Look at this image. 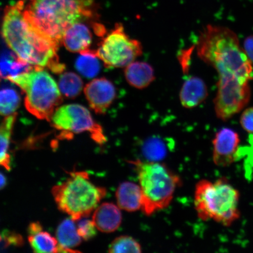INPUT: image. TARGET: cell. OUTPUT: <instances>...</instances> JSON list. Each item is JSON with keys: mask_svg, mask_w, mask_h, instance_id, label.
<instances>
[{"mask_svg": "<svg viewBox=\"0 0 253 253\" xmlns=\"http://www.w3.org/2000/svg\"><path fill=\"white\" fill-rule=\"evenodd\" d=\"M59 90L66 97L74 99L81 93L84 84L80 77L73 72H66L60 76Z\"/></svg>", "mask_w": 253, "mask_h": 253, "instance_id": "cell-21", "label": "cell"}, {"mask_svg": "<svg viewBox=\"0 0 253 253\" xmlns=\"http://www.w3.org/2000/svg\"><path fill=\"white\" fill-rule=\"evenodd\" d=\"M117 205L121 210L134 212L141 210L142 194L140 186L133 182L120 183L116 192Z\"/></svg>", "mask_w": 253, "mask_h": 253, "instance_id": "cell-15", "label": "cell"}, {"mask_svg": "<svg viewBox=\"0 0 253 253\" xmlns=\"http://www.w3.org/2000/svg\"><path fill=\"white\" fill-rule=\"evenodd\" d=\"M197 53L219 75L214 99L217 118L227 120L245 108L251 99L253 65L230 28L208 25L199 37Z\"/></svg>", "mask_w": 253, "mask_h": 253, "instance_id": "cell-1", "label": "cell"}, {"mask_svg": "<svg viewBox=\"0 0 253 253\" xmlns=\"http://www.w3.org/2000/svg\"><path fill=\"white\" fill-rule=\"evenodd\" d=\"M109 252L112 253H140V243L133 237L127 235L120 236L113 240L109 246Z\"/></svg>", "mask_w": 253, "mask_h": 253, "instance_id": "cell-23", "label": "cell"}, {"mask_svg": "<svg viewBox=\"0 0 253 253\" xmlns=\"http://www.w3.org/2000/svg\"><path fill=\"white\" fill-rule=\"evenodd\" d=\"M97 58L107 68H125L142 53L140 41L131 39L122 24H116L94 50Z\"/></svg>", "mask_w": 253, "mask_h": 253, "instance_id": "cell-9", "label": "cell"}, {"mask_svg": "<svg viewBox=\"0 0 253 253\" xmlns=\"http://www.w3.org/2000/svg\"><path fill=\"white\" fill-rule=\"evenodd\" d=\"M77 221L78 232L82 239L87 241L96 236L97 228L92 219H88L86 217H82Z\"/></svg>", "mask_w": 253, "mask_h": 253, "instance_id": "cell-25", "label": "cell"}, {"mask_svg": "<svg viewBox=\"0 0 253 253\" xmlns=\"http://www.w3.org/2000/svg\"><path fill=\"white\" fill-rule=\"evenodd\" d=\"M142 194L141 211L150 216L169 207L182 180L165 164L156 161H131Z\"/></svg>", "mask_w": 253, "mask_h": 253, "instance_id": "cell-4", "label": "cell"}, {"mask_svg": "<svg viewBox=\"0 0 253 253\" xmlns=\"http://www.w3.org/2000/svg\"><path fill=\"white\" fill-rule=\"evenodd\" d=\"M240 123L244 130L253 134V107L243 111L240 116Z\"/></svg>", "mask_w": 253, "mask_h": 253, "instance_id": "cell-27", "label": "cell"}, {"mask_svg": "<svg viewBox=\"0 0 253 253\" xmlns=\"http://www.w3.org/2000/svg\"><path fill=\"white\" fill-rule=\"evenodd\" d=\"M239 192L226 178L202 179L196 185L194 205L199 219L230 226L240 216Z\"/></svg>", "mask_w": 253, "mask_h": 253, "instance_id": "cell-5", "label": "cell"}, {"mask_svg": "<svg viewBox=\"0 0 253 253\" xmlns=\"http://www.w3.org/2000/svg\"><path fill=\"white\" fill-rule=\"evenodd\" d=\"M20 97L17 91L12 88L0 90V115L7 117L15 113L20 106Z\"/></svg>", "mask_w": 253, "mask_h": 253, "instance_id": "cell-22", "label": "cell"}, {"mask_svg": "<svg viewBox=\"0 0 253 253\" xmlns=\"http://www.w3.org/2000/svg\"><path fill=\"white\" fill-rule=\"evenodd\" d=\"M75 63V68L82 75L87 78H93L100 70L99 58L94 50L88 49L82 52Z\"/></svg>", "mask_w": 253, "mask_h": 253, "instance_id": "cell-20", "label": "cell"}, {"mask_svg": "<svg viewBox=\"0 0 253 253\" xmlns=\"http://www.w3.org/2000/svg\"><path fill=\"white\" fill-rule=\"evenodd\" d=\"M2 77L1 73L0 72V79H1V77Z\"/></svg>", "mask_w": 253, "mask_h": 253, "instance_id": "cell-30", "label": "cell"}, {"mask_svg": "<svg viewBox=\"0 0 253 253\" xmlns=\"http://www.w3.org/2000/svg\"><path fill=\"white\" fill-rule=\"evenodd\" d=\"M243 48L253 65V36L246 38L243 43Z\"/></svg>", "mask_w": 253, "mask_h": 253, "instance_id": "cell-28", "label": "cell"}, {"mask_svg": "<svg viewBox=\"0 0 253 253\" xmlns=\"http://www.w3.org/2000/svg\"><path fill=\"white\" fill-rule=\"evenodd\" d=\"M92 220L97 230L110 233L116 232L121 226L123 216L118 205L104 202L96 208Z\"/></svg>", "mask_w": 253, "mask_h": 253, "instance_id": "cell-12", "label": "cell"}, {"mask_svg": "<svg viewBox=\"0 0 253 253\" xmlns=\"http://www.w3.org/2000/svg\"><path fill=\"white\" fill-rule=\"evenodd\" d=\"M125 76L128 84L138 89L150 86L156 79L153 68L144 62L134 61L126 66Z\"/></svg>", "mask_w": 253, "mask_h": 253, "instance_id": "cell-16", "label": "cell"}, {"mask_svg": "<svg viewBox=\"0 0 253 253\" xmlns=\"http://www.w3.org/2000/svg\"><path fill=\"white\" fill-rule=\"evenodd\" d=\"M6 183H7V181H6L5 176L2 173H0V189L5 187Z\"/></svg>", "mask_w": 253, "mask_h": 253, "instance_id": "cell-29", "label": "cell"}, {"mask_svg": "<svg viewBox=\"0 0 253 253\" xmlns=\"http://www.w3.org/2000/svg\"><path fill=\"white\" fill-rule=\"evenodd\" d=\"M208 90L202 79L190 77L183 83L179 93L180 102L186 109L197 107L207 99Z\"/></svg>", "mask_w": 253, "mask_h": 253, "instance_id": "cell-13", "label": "cell"}, {"mask_svg": "<svg viewBox=\"0 0 253 253\" xmlns=\"http://www.w3.org/2000/svg\"><path fill=\"white\" fill-rule=\"evenodd\" d=\"M31 66L18 58L14 61L4 59L0 62V72L2 76L6 75L7 77L18 75L31 71L34 68V66L32 67Z\"/></svg>", "mask_w": 253, "mask_h": 253, "instance_id": "cell-24", "label": "cell"}, {"mask_svg": "<svg viewBox=\"0 0 253 253\" xmlns=\"http://www.w3.org/2000/svg\"><path fill=\"white\" fill-rule=\"evenodd\" d=\"M1 34L21 61L34 67H47L55 74L64 71L65 66L59 62L57 55L59 46L44 36L28 20L23 1L6 7Z\"/></svg>", "mask_w": 253, "mask_h": 253, "instance_id": "cell-2", "label": "cell"}, {"mask_svg": "<svg viewBox=\"0 0 253 253\" xmlns=\"http://www.w3.org/2000/svg\"><path fill=\"white\" fill-rule=\"evenodd\" d=\"M92 42V35L87 25L83 22L73 25L66 31L62 42L69 51L79 52L89 49Z\"/></svg>", "mask_w": 253, "mask_h": 253, "instance_id": "cell-14", "label": "cell"}, {"mask_svg": "<svg viewBox=\"0 0 253 253\" xmlns=\"http://www.w3.org/2000/svg\"><path fill=\"white\" fill-rule=\"evenodd\" d=\"M17 115V113H14L5 117L0 122V167H4L8 170L11 169V157L9 149Z\"/></svg>", "mask_w": 253, "mask_h": 253, "instance_id": "cell-19", "label": "cell"}, {"mask_svg": "<svg viewBox=\"0 0 253 253\" xmlns=\"http://www.w3.org/2000/svg\"><path fill=\"white\" fill-rule=\"evenodd\" d=\"M52 193L59 210L77 221L96 210L107 191L94 184L87 172L74 171L65 182L53 186Z\"/></svg>", "mask_w": 253, "mask_h": 253, "instance_id": "cell-6", "label": "cell"}, {"mask_svg": "<svg viewBox=\"0 0 253 253\" xmlns=\"http://www.w3.org/2000/svg\"><path fill=\"white\" fill-rule=\"evenodd\" d=\"M239 135L233 129L223 128L216 132L213 140V160L215 165L228 167L235 162L239 150Z\"/></svg>", "mask_w": 253, "mask_h": 253, "instance_id": "cell-10", "label": "cell"}, {"mask_svg": "<svg viewBox=\"0 0 253 253\" xmlns=\"http://www.w3.org/2000/svg\"><path fill=\"white\" fill-rule=\"evenodd\" d=\"M93 0H34L25 15L34 27L58 45L76 23L97 17Z\"/></svg>", "mask_w": 253, "mask_h": 253, "instance_id": "cell-3", "label": "cell"}, {"mask_svg": "<svg viewBox=\"0 0 253 253\" xmlns=\"http://www.w3.org/2000/svg\"><path fill=\"white\" fill-rule=\"evenodd\" d=\"M6 78L25 93V106L28 112L50 122L62 102L59 86L51 76L43 68L34 67L30 71Z\"/></svg>", "mask_w": 253, "mask_h": 253, "instance_id": "cell-7", "label": "cell"}, {"mask_svg": "<svg viewBox=\"0 0 253 253\" xmlns=\"http://www.w3.org/2000/svg\"><path fill=\"white\" fill-rule=\"evenodd\" d=\"M28 241L33 251L36 253H59L58 240L48 232H44L42 226L37 221L28 227Z\"/></svg>", "mask_w": 253, "mask_h": 253, "instance_id": "cell-17", "label": "cell"}, {"mask_svg": "<svg viewBox=\"0 0 253 253\" xmlns=\"http://www.w3.org/2000/svg\"><path fill=\"white\" fill-rule=\"evenodd\" d=\"M71 218L66 219L56 230V238L59 243V253H77L73 249L81 245L82 237L79 235L77 227Z\"/></svg>", "mask_w": 253, "mask_h": 253, "instance_id": "cell-18", "label": "cell"}, {"mask_svg": "<svg viewBox=\"0 0 253 253\" xmlns=\"http://www.w3.org/2000/svg\"><path fill=\"white\" fill-rule=\"evenodd\" d=\"M31 1H34V0H31Z\"/></svg>", "mask_w": 253, "mask_h": 253, "instance_id": "cell-31", "label": "cell"}, {"mask_svg": "<svg viewBox=\"0 0 253 253\" xmlns=\"http://www.w3.org/2000/svg\"><path fill=\"white\" fill-rule=\"evenodd\" d=\"M85 96L91 109L99 115H103L116 98V88L112 82L105 78L95 79L84 87Z\"/></svg>", "mask_w": 253, "mask_h": 253, "instance_id": "cell-11", "label": "cell"}, {"mask_svg": "<svg viewBox=\"0 0 253 253\" xmlns=\"http://www.w3.org/2000/svg\"><path fill=\"white\" fill-rule=\"evenodd\" d=\"M50 122L60 131V140H71L74 134L87 132L97 144L103 145L107 138L102 126L94 121L90 112L81 104H72L58 107Z\"/></svg>", "mask_w": 253, "mask_h": 253, "instance_id": "cell-8", "label": "cell"}, {"mask_svg": "<svg viewBox=\"0 0 253 253\" xmlns=\"http://www.w3.org/2000/svg\"><path fill=\"white\" fill-rule=\"evenodd\" d=\"M23 240L18 234L11 232H5L2 236L0 235V249L7 248L9 246H20Z\"/></svg>", "mask_w": 253, "mask_h": 253, "instance_id": "cell-26", "label": "cell"}]
</instances>
